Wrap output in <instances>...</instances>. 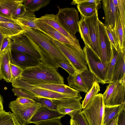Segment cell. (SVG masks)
<instances>
[{
  "instance_id": "6da1fadb",
  "label": "cell",
  "mask_w": 125,
  "mask_h": 125,
  "mask_svg": "<svg viewBox=\"0 0 125 125\" xmlns=\"http://www.w3.org/2000/svg\"><path fill=\"white\" fill-rule=\"evenodd\" d=\"M20 79L34 85L64 84L63 77L57 70L48 67L40 61L37 65L23 70Z\"/></svg>"
},
{
  "instance_id": "7a4b0ae2",
  "label": "cell",
  "mask_w": 125,
  "mask_h": 125,
  "mask_svg": "<svg viewBox=\"0 0 125 125\" xmlns=\"http://www.w3.org/2000/svg\"><path fill=\"white\" fill-rule=\"evenodd\" d=\"M49 38L65 56L76 72L80 73L88 69L83 51H80L72 45L62 43Z\"/></svg>"
},
{
  "instance_id": "3957f363",
  "label": "cell",
  "mask_w": 125,
  "mask_h": 125,
  "mask_svg": "<svg viewBox=\"0 0 125 125\" xmlns=\"http://www.w3.org/2000/svg\"><path fill=\"white\" fill-rule=\"evenodd\" d=\"M24 27L26 34L57 62L59 61L69 62L65 56L50 38L49 36L39 30L25 26Z\"/></svg>"
},
{
  "instance_id": "277c9868",
  "label": "cell",
  "mask_w": 125,
  "mask_h": 125,
  "mask_svg": "<svg viewBox=\"0 0 125 125\" xmlns=\"http://www.w3.org/2000/svg\"><path fill=\"white\" fill-rule=\"evenodd\" d=\"M104 105L102 94H98L82 111L89 125H103Z\"/></svg>"
},
{
  "instance_id": "5b68a950",
  "label": "cell",
  "mask_w": 125,
  "mask_h": 125,
  "mask_svg": "<svg viewBox=\"0 0 125 125\" xmlns=\"http://www.w3.org/2000/svg\"><path fill=\"white\" fill-rule=\"evenodd\" d=\"M83 50L89 70L95 77L96 81L102 84H105L106 67L91 48L85 45Z\"/></svg>"
},
{
  "instance_id": "8992f818",
  "label": "cell",
  "mask_w": 125,
  "mask_h": 125,
  "mask_svg": "<svg viewBox=\"0 0 125 125\" xmlns=\"http://www.w3.org/2000/svg\"><path fill=\"white\" fill-rule=\"evenodd\" d=\"M102 95L104 106H112L125 103V82L110 83Z\"/></svg>"
},
{
  "instance_id": "52a82bcc",
  "label": "cell",
  "mask_w": 125,
  "mask_h": 125,
  "mask_svg": "<svg viewBox=\"0 0 125 125\" xmlns=\"http://www.w3.org/2000/svg\"><path fill=\"white\" fill-rule=\"evenodd\" d=\"M56 15L59 22L70 34L73 35L79 31V16L77 10L73 7L60 8Z\"/></svg>"
},
{
  "instance_id": "ba28073f",
  "label": "cell",
  "mask_w": 125,
  "mask_h": 125,
  "mask_svg": "<svg viewBox=\"0 0 125 125\" xmlns=\"http://www.w3.org/2000/svg\"><path fill=\"white\" fill-rule=\"evenodd\" d=\"M70 87L79 91L87 93L92 87L95 79L89 70L80 73L75 72L67 78Z\"/></svg>"
},
{
  "instance_id": "9c48e42d",
  "label": "cell",
  "mask_w": 125,
  "mask_h": 125,
  "mask_svg": "<svg viewBox=\"0 0 125 125\" xmlns=\"http://www.w3.org/2000/svg\"><path fill=\"white\" fill-rule=\"evenodd\" d=\"M41 107V104L36 102L33 104H24L15 100L10 102L9 104V108L21 125L30 124L32 117Z\"/></svg>"
},
{
  "instance_id": "30bf717a",
  "label": "cell",
  "mask_w": 125,
  "mask_h": 125,
  "mask_svg": "<svg viewBox=\"0 0 125 125\" xmlns=\"http://www.w3.org/2000/svg\"><path fill=\"white\" fill-rule=\"evenodd\" d=\"M10 38L12 41L11 49L30 55L40 61L41 59L40 55L32 45L26 33Z\"/></svg>"
},
{
  "instance_id": "8fae6325",
  "label": "cell",
  "mask_w": 125,
  "mask_h": 125,
  "mask_svg": "<svg viewBox=\"0 0 125 125\" xmlns=\"http://www.w3.org/2000/svg\"><path fill=\"white\" fill-rule=\"evenodd\" d=\"M98 22L100 50V58L106 67L112 56V44L106 33L104 24L99 19Z\"/></svg>"
},
{
  "instance_id": "7c38bea8",
  "label": "cell",
  "mask_w": 125,
  "mask_h": 125,
  "mask_svg": "<svg viewBox=\"0 0 125 125\" xmlns=\"http://www.w3.org/2000/svg\"><path fill=\"white\" fill-rule=\"evenodd\" d=\"M36 20L51 26L70 40L74 44L77 49L83 51L80 44L79 40L75 35L70 34L63 27L57 20L56 15L53 14H46L40 18H37Z\"/></svg>"
},
{
  "instance_id": "4fadbf2b",
  "label": "cell",
  "mask_w": 125,
  "mask_h": 125,
  "mask_svg": "<svg viewBox=\"0 0 125 125\" xmlns=\"http://www.w3.org/2000/svg\"><path fill=\"white\" fill-rule=\"evenodd\" d=\"M61 114L69 115L72 118L76 114L82 111V105L79 99L69 98L63 100H52Z\"/></svg>"
},
{
  "instance_id": "5bb4252c",
  "label": "cell",
  "mask_w": 125,
  "mask_h": 125,
  "mask_svg": "<svg viewBox=\"0 0 125 125\" xmlns=\"http://www.w3.org/2000/svg\"><path fill=\"white\" fill-rule=\"evenodd\" d=\"M88 28L91 42V48L100 58V50L97 11L93 16L84 18Z\"/></svg>"
},
{
  "instance_id": "9a60e30c",
  "label": "cell",
  "mask_w": 125,
  "mask_h": 125,
  "mask_svg": "<svg viewBox=\"0 0 125 125\" xmlns=\"http://www.w3.org/2000/svg\"><path fill=\"white\" fill-rule=\"evenodd\" d=\"M10 62L24 70L37 65L40 60L30 55L11 50Z\"/></svg>"
},
{
  "instance_id": "2e32d148",
  "label": "cell",
  "mask_w": 125,
  "mask_h": 125,
  "mask_svg": "<svg viewBox=\"0 0 125 125\" xmlns=\"http://www.w3.org/2000/svg\"><path fill=\"white\" fill-rule=\"evenodd\" d=\"M103 7L104 11L105 26H110L115 29L116 22L119 14L118 6H115L112 0H102Z\"/></svg>"
},
{
  "instance_id": "e0dca14e",
  "label": "cell",
  "mask_w": 125,
  "mask_h": 125,
  "mask_svg": "<svg viewBox=\"0 0 125 125\" xmlns=\"http://www.w3.org/2000/svg\"><path fill=\"white\" fill-rule=\"evenodd\" d=\"M34 86L59 93L72 98H77L80 100L82 98L80 92L64 84H48Z\"/></svg>"
},
{
  "instance_id": "ac0fdd59",
  "label": "cell",
  "mask_w": 125,
  "mask_h": 125,
  "mask_svg": "<svg viewBox=\"0 0 125 125\" xmlns=\"http://www.w3.org/2000/svg\"><path fill=\"white\" fill-rule=\"evenodd\" d=\"M65 115L60 113L57 110H51L41 107L32 117L30 123H36L39 122L52 119L61 118Z\"/></svg>"
},
{
  "instance_id": "d6986e66",
  "label": "cell",
  "mask_w": 125,
  "mask_h": 125,
  "mask_svg": "<svg viewBox=\"0 0 125 125\" xmlns=\"http://www.w3.org/2000/svg\"><path fill=\"white\" fill-rule=\"evenodd\" d=\"M11 50L10 47L0 53V72L3 79L8 83L11 82L10 66Z\"/></svg>"
},
{
  "instance_id": "ffe728a7",
  "label": "cell",
  "mask_w": 125,
  "mask_h": 125,
  "mask_svg": "<svg viewBox=\"0 0 125 125\" xmlns=\"http://www.w3.org/2000/svg\"><path fill=\"white\" fill-rule=\"evenodd\" d=\"M118 51V54L111 82H125V49L122 51L119 48Z\"/></svg>"
},
{
  "instance_id": "44dd1931",
  "label": "cell",
  "mask_w": 125,
  "mask_h": 125,
  "mask_svg": "<svg viewBox=\"0 0 125 125\" xmlns=\"http://www.w3.org/2000/svg\"><path fill=\"white\" fill-rule=\"evenodd\" d=\"M0 31L4 37H9L26 32L23 25L10 22H0Z\"/></svg>"
},
{
  "instance_id": "7402d4cb",
  "label": "cell",
  "mask_w": 125,
  "mask_h": 125,
  "mask_svg": "<svg viewBox=\"0 0 125 125\" xmlns=\"http://www.w3.org/2000/svg\"><path fill=\"white\" fill-rule=\"evenodd\" d=\"M36 19L35 20V22L37 26L51 38L62 43L72 45L75 47L74 44L70 40L58 31L51 26Z\"/></svg>"
},
{
  "instance_id": "603a6c76",
  "label": "cell",
  "mask_w": 125,
  "mask_h": 125,
  "mask_svg": "<svg viewBox=\"0 0 125 125\" xmlns=\"http://www.w3.org/2000/svg\"><path fill=\"white\" fill-rule=\"evenodd\" d=\"M101 0H91L90 2L77 5V7L81 15L84 18L94 15L101 7Z\"/></svg>"
},
{
  "instance_id": "cb8c5ba5",
  "label": "cell",
  "mask_w": 125,
  "mask_h": 125,
  "mask_svg": "<svg viewBox=\"0 0 125 125\" xmlns=\"http://www.w3.org/2000/svg\"><path fill=\"white\" fill-rule=\"evenodd\" d=\"M32 45L38 52L41 57L40 61L48 67L57 70L59 67L57 62L43 48L35 42L26 33Z\"/></svg>"
},
{
  "instance_id": "d4e9b609",
  "label": "cell",
  "mask_w": 125,
  "mask_h": 125,
  "mask_svg": "<svg viewBox=\"0 0 125 125\" xmlns=\"http://www.w3.org/2000/svg\"><path fill=\"white\" fill-rule=\"evenodd\" d=\"M37 18L34 13L26 10L23 14L16 17L15 20L23 25L39 30L50 37L48 34L37 26L35 22V20Z\"/></svg>"
},
{
  "instance_id": "484cf974",
  "label": "cell",
  "mask_w": 125,
  "mask_h": 125,
  "mask_svg": "<svg viewBox=\"0 0 125 125\" xmlns=\"http://www.w3.org/2000/svg\"><path fill=\"white\" fill-rule=\"evenodd\" d=\"M24 0H0V15L11 18V16L15 10Z\"/></svg>"
},
{
  "instance_id": "4316f807",
  "label": "cell",
  "mask_w": 125,
  "mask_h": 125,
  "mask_svg": "<svg viewBox=\"0 0 125 125\" xmlns=\"http://www.w3.org/2000/svg\"><path fill=\"white\" fill-rule=\"evenodd\" d=\"M124 109H125V103L118 105L104 106L103 125H106L115 118Z\"/></svg>"
},
{
  "instance_id": "83f0119b",
  "label": "cell",
  "mask_w": 125,
  "mask_h": 125,
  "mask_svg": "<svg viewBox=\"0 0 125 125\" xmlns=\"http://www.w3.org/2000/svg\"><path fill=\"white\" fill-rule=\"evenodd\" d=\"M81 19L78 23L79 31L85 45L91 48V42L88 26L84 18L81 15Z\"/></svg>"
},
{
  "instance_id": "f1b7e54d",
  "label": "cell",
  "mask_w": 125,
  "mask_h": 125,
  "mask_svg": "<svg viewBox=\"0 0 125 125\" xmlns=\"http://www.w3.org/2000/svg\"><path fill=\"white\" fill-rule=\"evenodd\" d=\"M50 0H24L23 4L26 10L34 13L46 6Z\"/></svg>"
},
{
  "instance_id": "f546056e",
  "label": "cell",
  "mask_w": 125,
  "mask_h": 125,
  "mask_svg": "<svg viewBox=\"0 0 125 125\" xmlns=\"http://www.w3.org/2000/svg\"><path fill=\"white\" fill-rule=\"evenodd\" d=\"M112 54L109 62L106 67L105 83H109L112 80L114 67L116 62L118 51L116 50L112 45Z\"/></svg>"
},
{
  "instance_id": "4dcf8cb0",
  "label": "cell",
  "mask_w": 125,
  "mask_h": 125,
  "mask_svg": "<svg viewBox=\"0 0 125 125\" xmlns=\"http://www.w3.org/2000/svg\"><path fill=\"white\" fill-rule=\"evenodd\" d=\"M0 125H21L13 113L4 110L0 112Z\"/></svg>"
},
{
  "instance_id": "1f68e13d",
  "label": "cell",
  "mask_w": 125,
  "mask_h": 125,
  "mask_svg": "<svg viewBox=\"0 0 125 125\" xmlns=\"http://www.w3.org/2000/svg\"><path fill=\"white\" fill-rule=\"evenodd\" d=\"M115 30L118 39L119 48L123 51L125 49V33L123 30L119 14L116 21Z\"/></svg>"
},
{
  "instance_id": "d6a6232c",
  "label": "cell",
  "mask_w": 125,
  "mask_h": 125,
  "mask_svg": "<svg viewBox=\"0 0 125 125\" xmlns=\"http://www.w3.org/2000/svg\"><path fill=\"white\" fill-rule=\"evenodd\" d=\"M100 91V86L98 83L95 80L91 88L86 93L84 99L82 102V109L84 108L86 106L94 96L98 94Z\"/></svg>"
},
{
  "instance_id": "836d02e7",
  "label": "cell",
  "mask_w": 125,
  "mask_h": 125,
  "mask_svg": "<svg viewBox=\"0 0 125 125\" xmlns=\"http://www.w3.org/2000/svg\"><path fill=\"white\" fill-rule=\"evenodd\" d=\"M105 27L111 44L118 51L119 48V42L115 29L110 26H105Z\"/></svg>"
},
{
  "instance_id": "e575fe53",
  "label": "cell",
  "mask_w": 125,
  "mask_h": 125,
  "mask_svg": "<svg viewBox=\"0 0 125 125\" xmlns=\"http://www.w3.org/2000/svg\"><path fill=\"white\" fill-rule=\"evenodd\" d=\"M36 102L39 103L41 107H46L51 110H57V106L52 100L43 97H38Z\"/></svg>"
},
{
  "instance_id": "d590c367",
  "label": "cell",
  "mask_w": 125,
  "mask_h": 125,
  "mask_svg": "<svg viewBox=\"0 0 125 125\" xmlns=\"http://www.w3.org/2000/svg\"><path fill=\"white\" fill-rule=\"evenodd\" d=\"M118 4L121 20L124 31L125 33V0H118Z\"/></svg>"
},
{
  "instance_id": "8d00e7d4",
  "label": "cell",
  "mask_w": 125,
  "mask_h": 125,
  "mask_svg": "<svg viewBox=\"0 0 125 125\" xmlns=\"http://www.w3.org/2000/svg\"><path fill=\"white\" fill-rule=\"evenodd\" d=\"M10 66L11 81L16 79L20 78L23 70L19 67L10 62Z\"/></svg>"
},
{
  "instance_id": "74e56055",
  "label": "cell",
  "mask_w": 125,
  "mask_h": 125,
  "mask_svg": "<svg viewBox=\"0 0 125 125\" xmlns=\"http://www.w3.org/2000/svg\"><path fill=\"white\" fill-rule=\"evenodd\" d=\"M12 90L14 94V95L17 96V97L20 96L27 98L36 101L38 97L32 95L22 90L17 88H14Z\"/></svg>"
},
{
  "instance_id": "f35d334b",
  "label": "cell",
  "mask_w": 125,
  "mask_h": 125,
  "mask_svg": "<svg viewBox=\"0 0 125 125\" xmlns=\"http://www.w3.org/2000/svg\"><path fill=\"white\" fill-rule=\"evenodd\" d=\"M57 63L59 67L62 68L65 70L69 75L72 74L76 72L69 62L59 61Z\"/></svg>"
},
{
  "instance_id": "ab89813d",
  "label": "cell",
  "mask_w": 125,
  "mask_h": 125,
  "mask_svg": "<svg viewBox=\"0 0 125 125\" xmlns=\"http://www.w3.org/2000/svg\"><path fill=\"white\" fill-rule=\"evenodd\" d=\"M72 119L76 121L79 125H89L82 111L76 114Z\"/></svg>"
},
{
  "instance_id": "60d3db41",
  "label": "cell",
  "mask_w": 125,
  "mask_h": 125,
  "mask_svg": "<svg viewBox=\"0 0 125 125\" xmlns=\"http://www.w3.org/2000/svg\"><path fill=\"white\" fill-rule=\"evenodd\" d=\"M26 10V9L23 3L20 4L18 6L12 14L11 18L15 20L16 17L23 14Z\"/></svg>"
},
{
  "instance_id": "b9f144b4",
  "label": "cell",
  "mask_w": 125,
  "mask_h": 125,
  "mask_svg": "<svg viewBox=\"0 0 125 125\" xmlns=\"http://www.w3.org/2000/svg\"><path fill=\"white\" fill-rule=\"evenodd\" d=\"M59 118L49 120L41 121L35 124L36 125H62Z\"/></svg>"
},
{
  "instance_id": "7bdbcfd3",
  "label": "cell",
  "mask_w": 125,
  "mask_h": 125,
  "mask_svg": "<svg viewBox=\"0 0 125 125\" xmlns=\"http://www.w3.org/2000/svg\"><path fill=\"white\" fill-rule=\"evenodd\" d=\"M11 40L10 37H5L3 39L1 45L0 53L6 49L11 47Z\"/></svg>"
},
{
  "instance_id": "ee69618b",
  "label": "cell",
  "mask_w": 125,
  "mask_h": 125,
  "mask_svg": "<svg viewBox=\"0 0 125 125\" xmlns=\"http://www.w3.org/2000/svg\"><path fill=\"white\" fill-rule=\"evenodd\" d=\"M15 100L20 104H33L36 103L33 100L21 96L18 97Z\"/></svg>"
},
{
  "instance_id": "f6af8a7d",
  "label": "cell",
  "mask_w": 125,
  "mask_h": 125,
  "mask_svg": "<svg viewBox=\"0 0 125 125\" xmlns=\"http://www.w3.org/2000/svg\"><path fill=\"white\" fill-rule=\"evenodd\" d=\"M117 123V125H125V109L118 115Z\"/></svg>"
},
{
  "instance_id": "bcb514c9",
  "label": "cell",
  "mask_w": 125,
  "mask_h": 125,
  "mask_svg": "<svg viewBox=\"0 0 125 125\" xmlns=\"http://www.w3.org/2000/svg\"><path fill=\"white\" fill-rule=\"evenodd\" d=\"M0 22H18L16 20L12 19L5 17L0 15Z\"/></svg>"
},
{
  "instance_id": "7dc6e473",
  "label": "cell",
  "mask_w": 125,
  "mask_h": 125,
  "mask_svg": "<svg viewBox=\"0 0 125 125\" xmlns=\"http://www.w3.org/2000/svg\"><path fill=\"white\" fill-rule=\"evenodd\" d=\"M118 116H117L115 118L110 121L106 125H115L117 122Z\"/></svg>"
},
{
  "instance_id": "c3c4849f",
  "label": "cell",
  "mask_w": 125,
  "mask_h": 125,
  "mask_svg": "<svg viewBox=\"0 0 125 125\" xmlns=\"http://www.w3.org/2000/svg\"><path fill=\"white\" fill-rule=\"evenodd\" d=\"M3 99L2 97L0 94V112H1L3 109Z\"/></svg>"
},
{
  "instance_id": "681fc988",
  "label": "cell",
  "mask_w": 125,
  "mask_h": 125,
  "mask_svg": "<svg viewBox=\"0 0 125 125\" xmlns=\"http://www.w3.org/2000/svg\"><path fill=\"white\" fill-rule=\"evenodd\" d=\"M70 125H79L77 122L72 118L70 121Z\"/></svg>"
},
{
  "instance_id": "f907efd6",
  "label": "cell",
  "mask_w": 125,
  "mask_h": 125,
  "mask_svg": "<svg viewBox=\"0 0 125 125\" xmlns=\"http://www.w3.org/2000/svg\"><path fill=\"white\" fill-rule=\"evenodd\" d=\"M5 37L0 31V48L2 40Z\"/></svg>"
},
{
  "instance_id": "816d5d0a",
  "label": "cell",
  "mask_w": 125,
  "mask_h": 125,
  "mask_svg": "<svg viewBox=\"0 0 125 125\" xmlns=\"http://www.w3.org/2000/svg\"><path fill=\"white\" fill-rule=\"evenodd\" d=\"M115 6H118V0H112Z\"/></svg>"
},
{
  "instance_id": "f5cc1de1",
  "label": "cell",
  "mask_w": 125,
  "mask_h": 125,
  "mask_svg": "<svg viewBox=\"0 0 125 125\" xmlns=\"http://www.w3.org/2000/svg\"><path fill=\"white\" fill-rule=\"evenodd\" d=\"M2 79H3L0 72V80Z\"/></svg>"
},
{
  "instance_id": "db71d44e",
  "label": "cell",
  "mask_w": 125,
  "mask_h": 125,
  "mask_svg": "<svg viewBox=\"0 0 125 125\" xmlns=\"http://www.w3.org/2000/svg\"><path fill=\"white\" fill-rule=\"evenodd\" d=\"M117 123L115 125H117Z\"/></svg>"
}]
</instances>
